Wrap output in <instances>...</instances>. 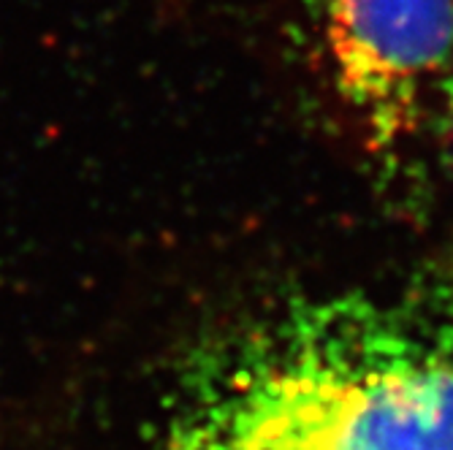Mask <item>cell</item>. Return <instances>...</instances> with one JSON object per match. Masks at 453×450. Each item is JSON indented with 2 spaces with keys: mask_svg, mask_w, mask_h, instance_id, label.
<instances>
[{
  "mask_svg": "<svg viewBox=\"0 0 453 450\" xmlns=\"http://www.w3.org/2000/svg\"><path fill=\"white\" fill-rule=\"evenodd\" d=\"M174 450H453V269L296 296L185 370Z\"/></svg>",
  "mask_w": 453,
  "mask_h": 450,
  "instance_id": "1",
  "label": "cell"
},
{
  "mask_svg": "<svg viewBox=\"0 0 453 450\" xmlns=\"http://www.w3.org/2000/svg\"><path fill=\"white\" fill-rule=\"evenodd\" d=\"M364 147L396 157L453 95V0H310Z\"/></svg>",
  "mask_w": 453,
  "mask_h": 450,
  "instance_id": "2",
  "label": "cell"
},
{
  "mask_svg": "<svg viewBox=\"0 0 453 450\" xmlns=\"http://www.w3.org/2000/svg\"><path fill=\"white\" fill-rule=\"evenodd\" d=\"M437 122H445V131H442V136H445V155H448V166L453 169V95H450V101L442 109Z\"/></svg>",
  "mask_w": 453,
  "mask_h": 450,
  "instance_id": "3",
  "label": "cell"
}]
</instances>
